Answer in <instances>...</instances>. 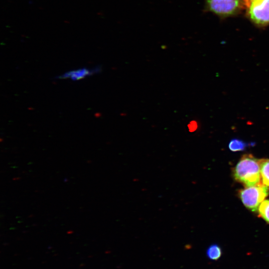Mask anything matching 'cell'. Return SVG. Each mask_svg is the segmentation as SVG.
I'll return each mask as SVG.
<instances>
[{"label": "cell", "mask_w": 269, "mask_h": 269, "mask_svg": "<svg viewBox=\"0 0 269 269\" xmlns=\"http://www.w3.org/2000/svg\"><path fill=\"white\" fill-rule=\"evenodd\" d=\"M233 176L245 187L259 184L261 183L259 159L250 153L243 155L233 170Z\"/></svg>", "instance_id": "obj_1"}, {"label": "cell", "mask_w": 269, "mask_h": 269, "mask_svg": "<svg viewBox=\"0 0 269 269\" xmlns=\"http://www.w3.org/2000/svg\"><path fill=\"white\" fill-rule=\"evenodd\" d=\"M269 194V189L262 183L239 190L238 195L244 206L252 212H257L261 203Z\"/></svg>", "instance_id": "obj_2"}, {"label": "cell", "mask_w": 269, "mask_h": 269, "mask_svg": "<svg viewBox=\"0 0 269 269\" xmlns=\"http://www.w3.org/2000/svg\"><path fill=\"white\" fill-rule=\"evenodd\" d=\"M207 9L221 16H229L239 13L246 2L244 0H206Z\"/></svg>", "instance_id": "obj_3"}, {"label": "cell", "mask_w": 269, "mask_h": 269, "mask_svg": "<svg viewBox=\"0 0 269 269\" xmlns=\"http://www.w3.org/2000/svg\"><path fill=\"white\" fill-rule=\"evenodd\" d=\"M248 15L258 25L269 24V0H248L246 2Z\"/></svg>", "instance_id": "obj_4"}, {"label": "cell", "mask_w": 269, "mask_h": 269, "mask_svg": "<svg viewBox=\"0 0 269 269\" xmlns=\"http://www.w3.org/2000/svg\"><path fill=\"white\" fill-rule=\"evenodd\" d=\"M97 68L93 70L83 68L81 69L72 70L67 72L58 76V78L60 79L70 78L72 80H79L84 78L86 76L91 75L96 72L99 71V70H97Z\"/></svg>", "instance_id": "obj_5"}, {"label": "cell", "mask_w": 269, "mask_h": 269, "mask_svg": "<svg viewBox=\"0 0 269 269\" xmlns=\"http://www.w3.org/2000/svg\"><path fill=\"white\" fill-rule=\"evenodd\" d=\"M261 183L269 189V159H259Z\"/></svg>", "instance_id": "obj_6"}, {"label": "cell", "mask_w": 269, "mask_h": 269, "mask_svg": "<svg viewBox=\"0 0 269 269\" xmlns=\"http://www.w3.org/2000/svg\"><path fill=\"white\" fill-rule=\"evenodd\" d=\"M255 142L248 143L242 139L234 138L230 140L228 144V148L233 152L245 150L248 146L254 144Z\"/></svg>", "instance_id": "obj_7"}, {"label": "cell", "mask_w": 269, "mask_h": 269, "mask_svg": "<svg viewBox=\"0 0 269 269\" xmlns=\"http://www.w3.org/2000/svg\"><path fill=\"white\" fill-rule=\"evenodd\" d=\"M206 255L208 259L213 261L219 260L222 255L221 248L217 244H213L210 246L206 251Z\"/></svg>", "instance_id": "obj_8"}, {"label": "cell", "mask_w": 269, "mask_h": 269, "mask_svg": "<svg viewBox=\"0 0 269 269\" xmlns=\"http://www.w3.org/2000/svg\"><path fill=\"white\" fill-rule=\"evenodd\" d=\"M258 211L260 217L269 224V199L264 200L261 203Z\"/></svg>", "instance_id": "obj_9"}, {"label": "cell", "mask_w": 269, "mask_h": 269, "mask_svg": "<svg viewBox=\"0 0 269 269\" xmlns=\"http://www.w3.org/2000/svg\"><path fill=\"white\" fill-rule=\"evenodd\" d=\"M244 0L246 2V1H247V0Z\"/></svg>", "instance_id": "obj_10"}]
</instances>
